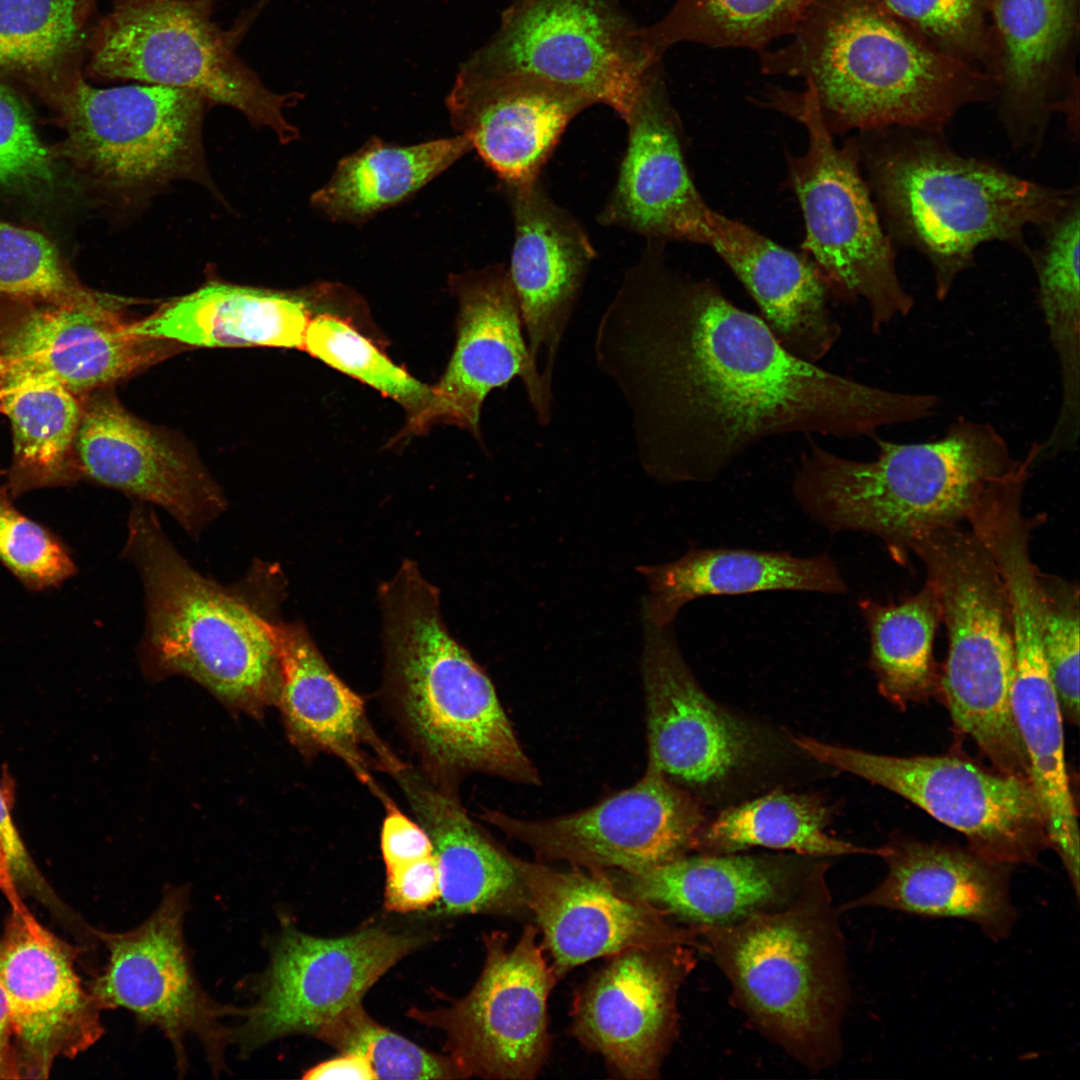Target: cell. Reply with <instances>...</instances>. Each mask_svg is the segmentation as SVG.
I'll return each mask as SVG.
<instances>
[{
    "instance_id": "obj_1",
    "label": "cell",
    "mask_w": 1080,
    "mask_h": 1080,
    "mask_svg": "<svg viewBox=\"0 0 1080 1080\" xmlns=\"http://www.w3.org/2000/svg\"><path fill=\"white\" fill-rule=\"evenodd\" d=\"M648 240L597 323L593 354L628 409L640 465L666 484L710 483L766 440L856 438L913 423V392L789 352L712 280L673 270Z\"/></svg>"
},
{
    "instance_id": "obj_2",
    "label": "cell",
    "mask_w": 1080,
    "mask_h": 1080,
    "mask_svg": "<svg viewBox=\"0 0 1080 1080\" xmlns=\"http://www.w3.org/2000/svg\"><path fill=\"white\" fill-rule=\"evenodd\" d=\"M791 40L760 50L764 73L800 77L828 129L939 131L995 98L986 71L922 39L881 0H813Z\"/></svg>"
},
{
    "instance_id": "obj_3",
    "label": "cell",
    "mask_w": 1080,
    "mask_h": 1080,
    "mask_svg": "<svg viewBox=\"0 0 1080 1080\" xmlns=\"http://www.w3.org/2000/svg\"><path fill=\"white\" fill-rule=\"evenodd\" d=\"M123 555L144 588L139 650L146 667L188 676L246 712L276 703L280 666L272 624L284 588L279 568L257 563L240 583L223 586L189 565L142 502L129 512Z\"/></svg>"
},
{
    "instance_id": "obj_4",
    "label": "cell",
    "mask_w": 1080,
    "mask_h": 1080,
    "mask_svg": "<svg viewBox=\"0 0 1080 1080\" xmlns=\"http://www.w3.org/2000/svg\"><path fill=\"white\" fill-rule=\"evenodd\" d=\"M858 143L882 224L921 254L943 301L976 250L1003 242L1028 252L1025 233L1052 222L1079 196L955 151L942 132L886 128Z\"/></svg>"
},
{
    "instance_id": "obj_5",
    "label": "cell",
    "mask_w": 1080,
    "mask_h": 1080,
    "mask_svg": "<svg viewBox=\"0 0 1080 1080\" xmlns=\"http://www.w3.org/2000/svg\"><path fill=\"white\" fill-rule=\"evenodd\" d=\"M379 603L385 691L422 770L449 786L470 772L538 784L491 680L449 632L415 562L381 585Z\"/></svg>"
},
{
    "instance_id": "obj_6",
    "label": "cell",
    "mask_w": 1080,
    "mask_h": 1080,
    "mask_svg": "<svg viewBox=\"0 0 1080 1080\" xmlns=\"http://www.w3.org/2000/svg\"><path fill=\"white\" fill-rule=\"evenodd\" d=\"M872 460L838 455L815 441L799 457L792 490L802 510L831 533L877 536L894 558L932 530L960 525L999 483L1038 452L1016 458L992 424L959 417L930 441L873 436Z\"/></svg>"
},
{
    "instance_id": "obj_7",
    "label": "cell",
    "mask_w": 1080,
    "mask_h": 1080,
    "mask_svg": "<svg viewBox=\"0 0 1080 1080\" xmlns=\"http://www.w3.org/2000/svg\"><path fill=\"white\" fill-rule=\"evenodd\" d=\"M821 859L786 907L698 931V950L726 977L752 1027L808 1069L842 1053L851 989L839 907Z\"/></svg>"
},
{
    "instance_id": "obj_8",
    "label": "cell",
    "mask_w": 1080,
    "mask_h": 1080,
    "mask_svg": "<svg viewBox=\"0 0 1080 1080\" xmlns=\"http://www.w3.org/2000/svg\"><path fill=\"white\" fill-rule=\"evenodd\" d=\"M923 562L948 635L940 686L956 728L1003 774L1030 780L1015 724V655L1009 601L998 568L969 528L932 530L909 547Z\"/></svg>"
},
{
    "instance_id": "obj_9",
    "label": "cell",
    "mask_w": 1080,
    "mask_h": 1080,
    "mask_svg": "<svg viewBox=\"0 0 1080 1080\" xmlns=\"http://www.w3.org/2000/svg\"><path fill=\"white\" fill-rule=\"evenodd\" d=\"M217 0H114L88 33L85 75L190 90L272 130L282 143L298 137L284 110L301 95L270 90L237 54L240 28L222 30Z\"/></svg>"
},
{
    "instance_id": "obj_10",
    "label": "cell",
    "mask_w": 1080,
    "mask_h": 1080,
    "mask_svg": "<svg viewBox=\"0 0 1080 1080\" xmlns=\"http://www.w3.org/2000/svg\"><path fill=\"white\" fill-rule=\"evenodd\" d=\"M771 103L800 121L808 136L805 153L789 164L805 222L803 248L831 296L863 302L872 331L879 333L908 316L915 301L900 280L895 245L861 175L858 143L839 148L803 92H775Z\"/></svg>"
},
{
    "instance_id": "obj_11",
    "label": "cell",
    "mask_w": 1080,
    "mask_h": 1080,
    "mask_svg": "<svg viewBox=\"0 0 1080 1080\" xmlns=\"http://www.w3.org/2000/svg\"><path fill=\"white\" fill-rule=\"evenodd\" d=\"M660 66L613 0H514L487 43L461 68L517 74L575 91L623 121Z\"/></svg>"
},
{
    "instance_id": "obj_12",
    "label": "cell",
    "mask_w": 1080,
    "mask_h": 1080,
    "mask_svg": "<svg viewBox=\"0 0 1080 1080\" xmlns=\"http://www.w3.org/2000/svg\"><path fill=\"white\" fill-rule=\"evenodd\" d=\"M208 104L190 90L146 83L98 88L82 76L52 108L65 133L53 151L121 192L201 176Z\"/></svg>"
},
{
    "instance_id": "obj_13",
    "label": "cell",
    "mask_w": 1080,
    "mask_h": 1080,
    "mask_svg": "<svg viewBox=\"0 0 1080 1080\" xmlns=\"http://www.w3.org/2000/svg\"><path fill=\"white\" fill-rule=\"evenodd\" d=\"M816 761L909 800L962 833L971 851L1001 865L1032 864L1049 845L1045 815L1031 783L954 756L882 755L791 738Z\"/></svg>"
},
{
    "instance_id": "obj_14",
    "label": "cell",
    "mask_w": 1080,
    "mask_h": 1080,
    "mask_svg": "<svg viewBox=\"0 0 1080 1080\" xmlns=\"http://www.w3.org/2000/svg\"><path fill=\"white\" fill-rule=\"evenodd\" d=\"M189 896L169 888L156 909L128 931L103 934L108 961L91 993L100 1008L129 1011L137 1024L158 1028L169 1040L178 1073L186 1072L185 1041L196 1037L214 1073L225 1069L232 1032L224 1018L245 1008L213 999L200 985L184 935Z\"/></svg>"
},
{
    "instance_id": "obj_15",
    "label": "cell",
    "mask_w": 1080,
    "mask_h": 1080,
    "mask_svg": "<svg viewBox=\"0 0 1080 1080\" xmlns=\"http://www.w3.org/2000/svg\"><path fill=\"white\" fill-rule=\"evenodd\" d=\"M642 620L648 764L696 798L721 796L766 767L770 739L703 690L672 625Z\"/></svg>"
},
{
    "instance_id": "obj_16",
    "label": "cell",
    "mask_w": 1080,
    "mask_h": 1080,
    "mask_svg": "<svg viewBox=\"0 0 1080 1080\" xmlns=\"http://www.w3.org/2000/svg\"><path fill=\"white\" fill-rule=\"evenodd\" d=\"M421 943L416 935L377 927L337 938L284 927L270 945L268 966L254 982L255 999L233 1029L232 1044L245 1056L286 1036H316Z\"/></svg>"
},
{
    "instance_id": "obj_17",
    "label": "cell",
    "mask_w": 1080,
    "mask_h": 1080,
    "mask_svg": "<svg viewBox=\"0 0 1080 1080\" xmlns=\"http://www.w3.org/2000/svg\"><path fill=\"white\" fill-rule=\"evenodd\" d=\"M538 933L528 924L513 947L505 934H489L472 990L448 1008L412 1014L445 1032L450 1056L466 1077L526 1080L542 1070L551 1046L547 1002L559 978Z\"/></svg>"
},
{
    "instance_id": "obj_18",
    "label": "cell",
    "mask_w": 1080,
    "mask_h": 1080,
    "mask_svg": "<svg viewBox=\"0 0 1080 1080\" xmlns=\"http://www.w3.org/2000/svg\"><path fill=\"white\" fill-rule=\"evenodd\" d=\"M483 817L543 858L622 872L696 851L707 823L701 801L649 764L634 786L574 814L535 821L487 811Z\"/></svg>"
},
{
    "instance_id": "obj_19",
    "label": "cell",
    "mask_w": 1080,
    "mask_h": 1080,
    "mask_svg": "<svg viewBox=\"0 0 1080 1080\" xmlns=\"http://www.w3.org/2000/svg\"><path fill=\"white\" fill-rule=\"evenodd\" d=\"M453 289L459 302L453 354L425 405L408 417L402 436L448 423L481 441L487 395L515 378L522 381L537 423L547 426L553 417V384L528 349L508 267L494 264L457 275Z\"/></svg>"
},
{
    "instance_id": "obj_20",
    "label": "cell",
    "mask_w": 1080,
    "mask_h": 1080,
    "mask_svg": "<svg viewBox=\"0 0 1080 1080\" xmlns=\"http://www.w3.org/2000/svg\"><path fill=\"white\" fill-rule=\"evenodd\" d=\"M696 947L666 944L610 957L576 993L572 1035L627 1079H655L678 1034V996Z\"/></svg>"
},
{
    "instance_id": "obj_21",
    "label": "cell",
    "mask_w": 1080,
    "mask_h": 1080,
    "mask_svg": "<svg viewBox=\"0 0 1080 1080\" xmlns=\"http://www.w3.org/2000/svg\"><path fill=\"white\" fill-rule=\"evenodd\" d=\"M990 28L988 73L1011 144L1038 152L1056 113L1077 135L1079 0H992Z\"/></svg>"
},
{
    "instance_id": "obj_22",
    "label": "cell",
    "mask_w": 1080,
    "mask_h": 1080,
    "mask_svg": "<svg viewBox=\"0 0 1080 1080\" xmlns=\"http://www.w3.org/2000/svg\"><path fill=\"white\" fill-rule=\"evenodd\" d=\"M15 302L0 325V381L47 377L79 394L176 352L177 343L131 333L132 322L116 298L91 308Z\"/></svg>"
},
{
    "instance_id": "obj_23",
    "label": "cell",
    "mask_w": 1080,
    "mask_h": 1080,
    "mask_svg": "<svg viewBox=\"0 0 1080 1080\" xmlns=\"http://www.w3.org/2000/svg\"><path fill=\"white\" fill-rule=\"evenodd\" d=\"M74 445L86 476L161 507L190 536H199L227 507L190 448L134 416L112 394L94 396L83 408Z\"/></svg>"
},
{
    "instance_id": "obj_24",
    "label": "cell",
    "mask_w": 1080,
    "mask_h": 1080,
    "mask_svg": "<svg viewBox=\"0 0 1080 1080\" xmlns=\"http://www.w3.org/2000/svg\"><path fill=\"white\" fill-rule=\"evenodd\" d=\"M513 859L558 978L578 965L633 948L688 944L698 950L696 929L623 893L605 870L575 866L562 871Z\"/></svg>"
},
{
    "instance_id": "obj_25",
    "label": "cell",
    "mask_w": 1080,
    "mask_h": 1080,
    "mask_svg": "<svg viewBox=\"0 0 1080 1080\" xmlns=\"http://www.w3.org/2000/svg\"><path fill=\"white\" fill-rule=\"evenodd\" d=\"M823 858L743 852L684 854L637 872L608 873L625 894L694 929L782 909Z\"/></svg>"
},
{
    "instance_id": "obj_26",
    "label": "cell",
    "mask_w": 1080,
    "mask_h": 1080,
    "mask_svg": "<svg viewBox=\"0 0 1080 1080\" xmlns=\"http://www.w3.org/2000/svg\"><path fill=\"white\" fill-rule=\"evenodd\" d=\"M502 186L514 224L507 267L526 342L553 384L562 340L596 251L582 225L550 197L540 178Z\"/></svg>"
},
{
    "instance_id": "obj_27",
    "label": "cell",
    "mask_w": 1080,
    "mask_h": 1080,
    "mask_svg": "<svg viewBox=\"0 0 1080 1080\" xmlns=\"http://www.w3.org/2000/svg\"><path fill=\"white\" fill-rule=\"evenodd\" d=\"M446 105L454 129L502 184L518 185L540 178L568 125L594 104L535 77L460 67Z\"/></svg>"
},
{
    "instance_id": "obj_28",
    "label": "cell",
    "mask_w": 1080,
    "mask_h": 1080,
    "mask_svg": "<svg viewBox=\"0 0 1080 1080\" xmlns=\"http://www.w3.org/2000/svg\"><path fill=\"white\" fill-rule=\"evenodd\" d=\"M685 231L684 241L705 244L721 257L756 303L762 321L789 352L818 363L832 351L842 328L829 308L828 285L811 260L705 202Z\"/></svg>"
},
{
    "instance_id": "obj_29",
    "label": "cell",
    "mask_w": 1080,
    "mask_h": 1080,
    "mask_svg": "<svg viewBox=\"0 0 1080 1080\" xmlns=\"http://www.w3.org/2000/svg\"><path fill=\"white\" fill-rule=\"evenodd\" d=\"M624 122L627 146L598 222L647 240L680 241L704 201L685 162L680 122L660 66L644 82Z\"/></svg>"
},
{
    "instance_id": "obj_30",
    "label": "cell",
    "mask_w": 1080,
    "mask_h": 1080,
    "mask_svg": "<svg viewBox=\"0 0 1080 1080\" xmlns=\"http://www.w3.org/2000/svg\"><path fill=\"white\" fill-rule=\"evenodd\" d=\"M882 881L840 911L880 908L911 915L953 918L976 925L989 939L1008 938L1017 921L1010 866L971 850L919 841L888 844Z\"/></svg>"
},
{
    "instance_id": "obj_31",
    "label": "cell",
    "mask_w": 1080,
    "mask_h": 1080,
    "mask_svg": "<svg viewBox=\"0 0 1080 1080\" xmlns=\"http://www.w3.org/2000/svg\"><path fill=\"white\" fill-rule=\"evenodd\" d=\"M0 982L14 1034L42 1072L59 1054L74 1055L102 1034L99 1009L71 959L39 923L13 912L0 939Z\"/></svg>"
},
{
    "instance_id": "obj_32",
    "label": "cell",
    "mask_w": 1080,
    "mask_h": 1080,
    "mask_svg": "<svg viewBox=\"0 0 1080 1080\" xmlns=\"http://www.w3.org/2000/svg\"><path fill=\"white\" fill-rule=\"evenodd\" d=\"M389 773L431 840L440 879L436 912L522 915L529 911L513 856L472 821L452 786L401 760Z\"/></svg>"
},
{
    "instance_id": "obj_33",
    "label": "cell",
    "mask_w": 1080,
    "mask_h": 1080,
    "mask_svg": "<svg viewBox=\"0 0 1080 1080\" xmlns=\"http://www.w3.org/2000/svg\"><path fill=\"white\" fill-rule=\"evenodd\" d=\"M272 634L280 666L275 704L291 742L306 754L339 757L374 789L365 747L374 751L380 768L394 754L369 726L363 700L331 669L302 623L278 619Z\"/></svg>"
},
{
    "instance_id": "obj_34",
    "label": "cell",
    "mask_w": 1080,
    "mask_h": 1080,
    "mask_svg": "<svg viewBox=\"0 0 1080 1080\" xmlns=\"http://www.w3.org/2000/svg\"><path fill=\"white\" fill-rule=\"evenodd\" d=\"M637 570L648 586L642 617L658 626L672 625L685 604L706 596L767 591L829 595L849 592L827 553L797 557L787 551L692 547L672 562L640 565Z\"/></svg>"
},
{
    "instance_id": "obj_35",
    "label": "cell",
    "mask_w": 1080,
    "mask_h": 1080,
    "mask_svg": "<svg viewBox=\"0 0 1080 1080\" xmlns=\"http://www.w3.org/2000/svg\"><path fill=\"white\" fill-rule=\"evenodd\" d=\"M311 314L302 295L213 283L132 322L130 332L199 347L303 349Z\"/></svg>"
},
{
    "instance_id": "obj_36",
    "label": "cell",
    "mask_w": 1080,
    "mask_h": 1080,
    "mask_svg": "<svg viewBox=\"0 0 1080 1080\" xmlns=\"http://www.w3.org/2000/svg\"><path fill=\"white\" fill-rule=\"evenodd\" d=\"M1012 709L1030 782L1045 815L1049 846L1060 857L1078 898V815L1065 761L1063 712L1047 664L1015 666Z\"/></svg>"
},
{
    "instance_id": "obj_37",
    "label": "cell",
    "mask_w": 1080,
    "mask_h": 1080,
    "mask_svg": "<svg viewBox=\"0 0 1080 1080\" xmlns=\"http://www.w3.org/2000/svg\"><path fill=\"white\" fill-rule=\"evenodd\" d=\"M471 150L470 139L461 134L411 146L374 138L338 163L312 195V206L333 221H366L417 192Z\"/></svg>"
},
{
    "instance_id": "obj_38",
    "label": "cell",
    "mask_w": 1080,
    "mask_h": 1080,
    "mask_svg": "<svg viewBox=\"0 0 1080 1080\" xmlns=\"http://www.w3.org/2000/svg\"><path fill=\"white\" fill-rule=\"evenodd\" d=\"M87 41L77 0H0V78L51 108L84 76Z\"/></svg>"
},
{
    "instance_id": "obj_39",
    "label": "cell",
    "mask_w": 1080,
    "mask_h": 1080,
    "mask_svg": "<svg viewBox=\"0 0 1080 1080\" xmlns=\"http://www.w3.org/2000/svg\"><path fill=\"white\" fill-rule=\"evenodd\" d=\"M829 819L830 809L817 796L774 791L722 810L705 824L696 851L728 854L763 847L813 858L885 853L884 846L862 847L831 837L825 830Z\"/></svg>"
},
{
    "instance_id": "obj_40",
    "label": "cell",
    "mask_w": 1080,
    "mask_h": 1080,
    "mask_svg": "<svg viewBox=\"0 0 1080 1080\" xmlns=\"http://www.w3.org/2000/svg\"><path fill=\"white\" fill-rule=\"evenodd\" d=\"M1042 229L1043 243L1030 257L1038 304L1060 370L1061 402L1055 425L1068 431L1080 424L1079 196Z\"/></svg>"
},
{
    "instance_id": "obj_41",
    "label": "cell",
    "mask_w": 1080,
    "mask_h": 1080,
    "mask_svg": "<svg viewBox=\"0 0 1080 1080\" xmlns=\"http://www.w3.org/2000/svg\"><path fill=\"white\" fill-rule=\"evenodd\" d=\"M859 609L870 639L869 666L880 693L902 705L927 698L940 684L933 656L941 607L933 586L899 603L862 599Z\"/></svg>"
},
{
    "instance_id": "obj_42",
    "label": "cell",
    "mask_w": 1080,
    "mask_h": 1080,
    "mask_svg": "<svg viewBox=\"0 0 1080 1080\" xmlns=\"http://www.w3.org/2000/svg\"><path fill=\"white\" fill-rule=\"evenodd\" d=\"M813 0H677L656 24L641 28L644 46L660 60L672 45L763 50L789 35Z\"/></svg>"
},
{
    "instance_id": "obj_43",
    "label": "cell",
    "mask_w": 1080,
    "mask_h": 1080,
    "mask_svg": "<svg viewBox=\"0 0 1080 1080\" xmlns=\"http://www.w3.org/2000/svg\"><path fill=\"white\" fill-rule=\"evenodd\" d=\"M0 410L11 423L17 468L35 481L55 479L64 468L82 418L76 394L47 377L3 380Z\"/></svg>"
},
{
    "instance_id": "obj_44",
    "label": "cell",
    "mask_w": 1080,
    "mask_h": 1080,
    "mask_svg": "<svg viewBox=\"0 0 1080 1080\" xmlns=\"http://www.w3.org/2000/svg\"><path fill=\"white\" fill-rule=\"evenodd\" d=\"M114 298L83 285L45 234L0 219V299L91 308Z\"/></svg>"
},
{
    "instance_id": "obj_45",
    "label": "cell",
    "mask_w": 1080,
    "mask_h": 1080,
    "mask_svg": "<svg viewBox=\"0 0 1080 1080\" xmlns=\"http://www.w3.org/2000/svg\"><path fill=\"white\" fill-rule=\"evenodd\" d=\"M303 350L334 369L392 398L409 411L420 410L430 387L397 366L346 321L323 313L311 318Z\"/></svg>"
},
{
    "instance_id": "obj_46",
    "label": "cell",
    "mask_w": 1080,
    "mask_h": 1080,
    "mask_svg": "<svg viewBox=\"0 0 1080 1080\" xmlns=\"http://www.w3.org/2000/svg\"><path fill=\"white\" fill-rule=\"evenodd\" d=\"M316 1037L342 1053L364 1057L376 1079H454L466 1075L450 1057L439 1056L370 1018L361 1003L345 1010Z\"/></svg>"
},
{
    "instance_id": "obj_47",
    "label": "cell",
    "mask_w": 1080,
    "mask_h": 1080,
    "mask_svg": "<svg viewBox=\"0 0 1080 1080\" xmlns=\"http://www.w3.org/2000/svg\"><path fill=\"white\" fill-rule=\"evenodd\" d=\"M881 1L894 16L931 46L988 73L992 53V0Z\"/></svg>"
},
{
    "instance_id": "obj_48",
    "label": "cell",
    "mask_w": 1080,
    "mask_h": 1080,
    "mask_svg": "<svg viewBox=\"0 0 1080 1080\" xmlns=\"http://www.w3.org/2000/svg\"><path fill=\"white\" fill-rule=\"evenodd\" d=\"M56 158L23 97L0 78V191L32 198L55 192Z\"/></svg>"
},
{
    "instance_id": "obj_49",
    "label": "cell",
    "mask_w": 1080,
    "mask_h": 1080,
    "mask_svg": "<svg viewBox=\"0 0 1080 1080\" xmlns=\"http://www.w3.org/2000/svg\"><path fill=\"white\" fill-rule=\"evenodd\" d=\"M1044 650L1063 715L1079 720V588L1040 572Z\"/></svg>"
},
{
    "instance_id": "obj_50",
    "label": "cell",
    "mask_w": 1080,
    "mask_h": 1080,
    "mask_svg": "<svg viewBox=\"0 0 1080 1080\" xmlns=\"http://www.w3.org/2000/svg\"><path fill=\"white\" fill-rule=\"evenodd\" d=\"M0 560L25 584L46 588L74 574L65 548L0 495Z\"/></svg>"
},
{
    "instance_id": "obj_51",
    "label": "cell",
    "mask_w": 1080,
    "mask_h": 1080,
    "mask_svg": "<svg viewBox=\"0 0 1080 1080\" xmlns=\"http://www.w3.org/2000/svg\"><path fill=\"white\" fill-rule=\"evenodd\" d=\"M440 897V879L434 854L386 869L385 907L395 912L428 908Z\"/></svg>"
},
{
    "instance_id": "obj_52",
    "label": "cell",
    "mask_w": 1080,
    "mask_h": 1080,
    "mask_svg": "<svg viewBox=\"0 0 1080 1080\" xmlns=\"http://www.w3.org/2000/svg\"><path fill=\"white\" fill-rule=\"evenodd\" d=\"M376 794L385 807L380 846L386 869L433 854L431 840L424 828L399 810L381 789Z\"/></svg>"
},
{
    "instance_id": "obj_53",
    "label": "cell",
    "mask_w": 1080,
    "mask_h": 1080,
    "mask_svg": "<svg viewBox=\"0 0 1080 1080\" xmlns=\"http://www.w3.org/2000/svg\"><path fill=\"white\" fill-rule=\"evenodd\" d=\"M11 801L8 789L0 784V839L7 849L16 880L36 882L39 874L12 819Z\"/></svg>"
},
{
    "instance_id": "obj_54",
    "label": "cell",
    "mask_w": 1080,
    "mask_h": 1080,
    "mask_svg": "<svg viewBox=\"0 0 1080 1080\" xmlns=\"http://www.w3.org/2000/svg\"><path fill=\"white\" fill-rule=\"evenodd\" d=\"M304 1079H376L369 1062L362 1056L343 1053L342 1056L320 1063L308 1070Z\"/></svg>"
},
{
    "instance_id": "obj_55",
    "label": "cell",
    "mask_w": 1080,
    "mask_h": 1080,
    "mask_svg": "<svg viewBox=\"0 0 1080 1080\" xmlns=\"http://www.w3.org/2000/svg\"><path fill=\"white\" fill-rule=\"evenodd\" d=\"M14 1033L11 1008L7 993L0 982V1078H16L17 1067L10 1044Z\"/></svg>"
},
{
    "instance_id": "obj_56",
    "label": "cell",
    "mask_w": 1080,
    "mask_h": 1080,
    "mask_svg": "<svg viewBox=\"0 0 1080 1080\" xmlns=\"http://www.w3.org/2000/svg\"><path fill=\"white\" fill-rule=\"evenodd\" d=\"M16 882L10 857L3 841L0 839V890L9 900L13 912L27 922L35 921L20 898Z\"/></svg>"
},
{
    "instance_id": "obj_57",
    "label": "cell",
    "mask_w": 1080,
    "mask_h": 1080,
    "mask_svg": "<svg viewBox=\"0 0 1080 1080\" xmlns=\"http://www.w3.org/2000/svg\"><path fill=\"white\" fill-rule=\"evenodd\" d=\"M98 0H77V19L81 26L85 27L90 16L96 8Z\"/></svg>"
},
{
    "instance_id": "obj_58",
    "label": "cell",
    "mask_w": 1080,
    "mask_h": 1080,
    "mask_svg": "<svg viewBox=\"0 0 1080 1080\" xmlns=\"http://www.w3.org/2000/svg\"><path fill=\"white\" fill-rule=\"evenodd\" d=\"M0 476H1V473H0ZM1 494H2V490H1V488H0V495H1Z\"/></svg>"
}]
</instances>
